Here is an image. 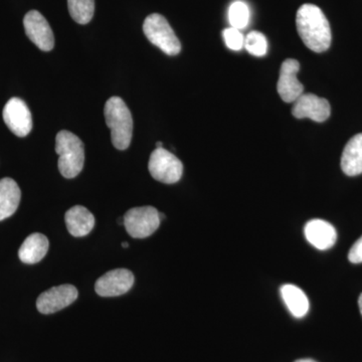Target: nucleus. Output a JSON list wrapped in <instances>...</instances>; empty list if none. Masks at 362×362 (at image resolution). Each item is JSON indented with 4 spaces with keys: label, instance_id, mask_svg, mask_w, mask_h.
Returning <instances> with one entry per match:
<instances>
[{
    "label": "nucleus",
    "instance_id": "nucleus-11",
    "mask_svg": "<svg viewBox=\"0 0 362 362\" xmlns=\"http://www.w3.org/2000/svg\"><path fill=\"white\" fill-rule=\"evenodd\" d=\"M300 63L297 59H288L281 66L277 90L279 96L286 103H294L303 94L304 86L298 80Z\"/></svg>",
    "mask_w": 362,
    "mask_h": 362
},
{
    "label": "nucleus",
    "instance_id": "nucleus-10",
    "mask_svg": "<svg viewBox=\"0 0 362 362\" xmlns=\"http://www.w3.org/2000/svg\"><path fill=\"white\" fill-rule=\"evenodd\" d=\"M23 26L28 39L44 52H49L54 47V37L51 26L45 16L37 11L25 14Z\"/></svg>",
    "mask_w": 362,
    "mask_h": 362
},
{
    "label": "nucleus",
    "instance_id": "nucleus-4",
    "mask_svg": "<svg viewBox=\"0 0 362 362\" xmlns=\"http://www.w3.org/2000/svg\"><path fill=\"white\" fill-rule=\"evenodd\" d=\"M143 32L152 45H156L164 54L176 56L181 51V44L173 28L163 16L152 13L143 23Z\"/></svg>",
    "mask_w": 362,
    "mask_h": 362
},
{
    "label": "nucleus",
    "instance_id": "nucleus-19",
    "mask_svg": "<svg viewBox=\"0 0 362 362\" xmlns=\"http://www.w3.org/2000/svg\"><path fill=\"white\" fill-rule=\"evenodd\" d=\"M71 18L80 25H87L95 13V0H68Z\"/></svg>",
    "mask_w": 362,
    "mask_h": 362
},
{
    "label": "nucleus",
    "instance_id": "nucleus-20",
    "mask_svg": "<svg viewBox=\"0 0 362 362\" xmlns=\"http://www.w3.org/2000/svg\"><path fill=\"white\" fill-rule=\"evenodd\" d=\"M228 21L230 26L237 30L246 28L250 21V8L247 4L240 0L233 2L228 8Z\"/></svg>",
    "mask_w": 362,
    "mask_h": 362
},
{
    "label": "nucleus",
    "instance_id": "nucleus-2",
    "mask_svg": "<svg viewBox=\"0 0 362 362\" xmlns=\"http://www.w3.org/2000/svg\"><path fill=\"white\" fill-rule=\"evenodd\" d=\"M104 115L112 144L118 150L127 149L133 134V118L127 105L121 98L112 97L105 104Z\"/></svg>",
    "mask_w": 362,
    "mask_h": 362
},
{
    "label": "nucleus",
    "instance_id": "nucleus-13",
    "mask_svg": "<svg viewBox=\"0 0 362 362\" xmlns=\"http://www.w3.org/2000/svg\"><path fill=\"white\" fill-rule=\"evenodd\" d=\"M305 238L316 249L325 251L334 246L337 233L334 226L323 220L308 221L304 228Z\"/></svg>",
    "mask_w": 362,
    "mask_h": 362
},
{
    "label": "nucleus",
    "instance_id": "nucleus-25",
    "mask_svg": "<svg viewBox=\"0 0 362 362\" xmlns=\"http://www.w3.org/2000/svg\"><path fill=\"white\" fill-rule=\"evenodd\" d=\"M295 362H316L313 361V359L305 358V359H299V361H296Z\"/></svg>",
    "mask_w": 362,
    "mask_h": 362
},
{
    "label": "nucleus",
    "instance_id": "nucleus-14",
    "mask_svg": "<svg viewBox=\"0 0 362 362\" xmlns=\"http://www.w3.org/2000/svg\"><path fill=\"white\" fill-rule=\"evenodd\" d=\"M66 228L73 237H85L95 226V216L85 206L71 207L66 213Z\"/></svg>",
    "mask_w": 362,
    "mask_h": 362
},
{
    "label": "nucleus",
    "instance_id": "nucleus-15",
    "mask_svg": "<svg viewBox=\"0 0 362 362\" xmlns=\"http://www.w3.org/2000/svg\"><path fill=\"white\" fill-rule=\"evenodd\" d=\"M49 240L45 235L40 233H32L21 245L18 257L23 263L33 265L45 258L49 251Z\"/></svg>",
    "mask_w": 362,
    "mask_h": 362
},
{
    "label": "nucleus",
    "instance_id": "nucleus-12",
    "mask_svg": "<svg viewBox=\"0 0 362 362\" xmlns=\"http://www.w3.org/2000/svg\"><path fill=\"white\" fill-rule=\"evenodd\" d=\"M292 114L295 118H309L317 123L325 122L330 117L329 102L314 94H302L294 102Z\"/></svg>",
    "mask_w": 362,
    "mask_h": 362
},
{
    "label": "nucleus",
    "instance_id": "nucleus-9",
    "mask_svg": "<svg viewBox=\"0 0 362 362\" xmlns=\"http://www.w3.org/2000/svg\"><path fill=\"white\" fill-rule=\"evenodd\" d=\"M134 281L132 272L127 269H116L98 279L95 290L99 296H120L129 291L134 285Z\"/></svg>",
    "mask_w": 362,
    "mask_h": 362
},
{
    "label": "nucleus",
    "instance_id": "nucleus-6",
    "mask_svg": "<svg viewBox=\"0 0 362 362\" xmlns=\"http://www.w3.org/2000/svg\"><path fill=\"white\" fill-rule=\"evenodd\" d=\"M148 169L150 175L157 181L173 185L180 180L183 164L168 150L156 148L150 156Z\"/></svg>",
    "mask_w": 362,
    "mask_h": 362
},
{
    "label": "nucleus",
    "instance_id": "nucleus-7",
    "mask_svg": "<svg viewBox=\"0 0 362 362\" xmlns=\"http://www.w3.org/2000/svg\"><path fill=\"white\" fill-rule=\"evenodd\" d=\"M4 120L9 130L18 136L25 137L33 129V117L28 105L20 98H11L4 109Z\"/></svg>",
    "mask_w": 362,
    "mask_h": 362
},
{
    "label": "nucleus",
    "instance_id": "nucleus-21",
    "mask_svg": "<svg viewBox=\"0 0 362 362\" xmlns=\"http://www.w3.org/2000/svg\"><path fill=\"white\" fill-rule=\"evenodd\" d=\"M245 49L255 57H263L268 52V40L263 33L251 32L245 37Z\"/></svg>",
    "mask_w": 362,
    "mask_h": 362
},
{
    "label": "nucleus",
    "instance_id": "nucleus-24",
    "mask_svg": "<svg viewBox=\"0 0 362 362\" xmlns=\"http://www.w3.org/2000/svg\"><path fill=\"white\" fill-rule=\"evenodd\" d=\"M358 306H359V310H361V313L362 315V294L361 295V296H359Z\"/></svg>",
    "mask_w": 362,
    "mask_h": 362
},
{
    "label": "nucleus",
    "instance_id": "nucleus-18",
    "mask_svg": "<svg viewBox=\"0 0 362 362\" xmlns=\"http://www.w3.org/2000/svg\"><path fill=\"white\" fill-rule=\"evenodd\" d=\"M286 306L296 318H302L309 310V301L305 293L297 286L286 284L281 288Z\"/></svg>",
    "mask_w": 362,
    "mask_h": 362
},
{
    "label": "nucleus",
    "instance_id": "nucleus-26",
    "mask_svg": "<svg viewBox=\"0 0 362 362\" xmlns=\"http://www.w3.org/2000/svg\"><path fill=\"white\" fill-rule=\"evenodd\" d=\"M163 147V143L158 141L156 143V148H162Z\"/></svg>",
    "mask_w": 362,
    "mask_h": 362
},
{
    "label": "nucleus",
    "instance_id": "nucleus-5",
    "mask_svg": "<svg viewBox=\"0 0 362 362\" xmlns=\"http://www.w3.org/2000/svg\"><path fill=\"white\" fill-rule=\"evenodd\" d=\"M124 218V226L134 239H145L156 232L160 226L159 211L153 206L133 207Z\"/></svg>",
    "mask_w": 362,
    "mask_h": 362
},
{
    "label": "nucleus",
    "instance_id": "nucleus-17",
    "mask_svg": "<svg viewBox=\"0 0 362 362\" xmlns=\"http://www.w3.org/2000/svg\"><path fill=\"white\" fill-rule=\"evenodd\" d=\"M343 173L349 176L362 173V133L354 136L345 145L341 156Z\"/></svg>",
    "mask_w": 362,
    "mask_h": 362
},
{
    "label": "nucleus",
    "instance_id": "nucleus-27",
    "mask_svg": "<svg viewBox=\"0 0 362 362\" xmlns=\"http://www.w3.org/2000/svg\"><path fill=\"white\" fill-rule=\"evenodd\" d=\"M122 247H129V244H128V243L124 242V243H122Z\"/></svg>",
    "mask_w": 362,
    "mask_h": 362
},
{
    "label": "nucleus",
    "instance_id": "nucleus-22",
    "mask_svg": "<svg viewBox=\"0 0 362 362\" xmlns=\"http://www.w3.org/2000/svg\"><path fill=\"white\" fill-rule=\"evenodd\" d=\"M223 40L226 47L232 51H240L244 47L245 45V37L243 33L237 28H226L223 32Z\"/></svg>",
    "mask_w": 362,
    "mask_h": 362
},
{
    "label": "nucleus",
    "instance_id": "nucleus-16",
    "mask_svg": "<svg viewBox=\"0 0 362 362\" xmlns=\"http://www.w3.org/2000/svg\"><path fill=\"white\" fill-rule=\"evenodd\" d=\"M21 188L13 178L0 180V221L13 216L20 206Z\"/></svg>",
    "mask_w": 362,
    "mask_h": 362
},
{
    "label": "nucleus",
    "instance_id": "nucleus-3",
    "mask_svg": "<svg viewBox=\"0 0 362 362\" xmlns=\"http://www.w3.org/2000/svg\"><path fill=\"white\" fill-rule=\"evenodd\" d=\"M59 170L66 178H75L84 168L85 147L82 140L70 132L59 131L56 137Z\"/></svg>",
    "mask_w": 362,
    "mask_h": 362
},
{
    "label": "nucleus",
    "instance_id": "nucleus-1",
    "mask_svg": "<svg viewBox=\"0 0 362 362\" xmlns=\"http://www.w3.org/2000/svg\"><path fill=\"white\" fill-rule=\"evenodd\" d=\"M298 33L311 51L324 52L330 47L332 35L329 21L323 11L314 4H303L297 11Z\"/></svg>",
    "mask_w": 362,
    "mask_h": 362
},
{
    "label": "nucleus",
    "instance_id": "nucleus-8",
    "mask_svg": "<svg viewBox=\"0 0 362 362\" xmlns=\"http://www.w3.org/2000/svg\"><path fill=\"white\" fill-rule=\"evenodd\" d=\"M78 290L75 286L65 284L52 287L42 293L37 300V310L42 314L56 313L66 308L77 300Z\"/></svg>",
    "mask_w": 362,
    "mask_h": 362
},
{
    "label": "nucleus",
    "instance_id": "nucleus-23",
    "mask_svg": "<svg viewBox=\"0 0 362 362\" xmlns=\"http://www.w3.org/2000/svg\"><path fill=\"white\" fill-rule=\"evenodd\" d=\"M349 259L352 264L362 263V237L350 249Z\"/></svg>",
    "mask_w": 362,
    "mask_h": 362
}]
</instances>
